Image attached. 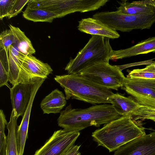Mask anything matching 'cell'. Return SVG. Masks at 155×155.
Instances as JSON below:
<instances>
[{"mask_svg":"<svg viewBox=\"0 0 155 155\" xmlns=\"http://www.w3.org/2000/svg\"><path fill=\"white\" fill-rule=\"evenodd\" d=\"M110 39L99 35H91L85 46L67 64L65 70L68 74H80L97 63L109 62L113 51Z\"/></svg>","mask_w":155,"mask_h":155,"instance_id":"obj_4","label":"cell"},{"mask_svg":"<svg viewBox=\"0 0 155 155\" xmlns=\"http://www.w3.org/2000/svg\"><path fill=\"white\" fill-rule=\"evenodd\" d=\"M4 113L0 114V155H7V138L5 133L7 124Z\"/></svg>","mask_w":155,"mask_h":155,"instance_id":"obj_25","label":"cell"},{"mask_svg":"<svg viewBox=\"0 0 155 155\" xmlns=\"http://www.w3.org/2000/svg\"><path fill=\"white\" fill-rule=\"evenodd\" d=\"M117 2L120 6L117 8V11L124 14L137 15L155 12V8L152 5L136 3L133 2H130L126 0Z\"/></svg>","mask_w":155,"mask_h":155,"instance_id":"obj_20","label":"cell"},{"mask_svg":"<svg viewBox=\"0 0 155 155\" xmlns=\"http://www.w3.org/2000/svg\"><path fill=\"white\" fill-rule=\"evenodd\" d=\"M131 116L135 120L148 119L155 122V109L141 106L132 112Z\"/></svg>","mask_w":155,"mask_h":155,"instance_id":"obj_24","label":"cell"},{"mask_svg":"<svg viewBox=\"0 0 155 155\" xmlns=\"http://www.w3.org/2000/svg\"><path fill=\"white\" fill-rule=\"evenodd\" d=\"M127 77L147 79H155V72L143 71L141 69H135L128 71Z\"/></svg>","mask_w":155,"mask_h":155,"instance_id":"obj_28","label":"cell"},{"mask_svg":"<svg viewBox=\"0 0 155 155\" xmlns=\"http://www.w3.org/2000/svg\"><path fill=\"white\" fill-rule=\"evenodd\" d=\"M15 0H0V19L7 16Z\"/></svg>","mask_w":155,"mask_h":155,"instance_id":"obj_29","label":"cell"},{"mask_svg":"<svg viewBox=\"0 0 155 155\" xmlns=\"http://www.w3.org/2000/svg\"><path fill=\"white\" fill-rule=\"evenodd\" d=\"M77 27L81 32L91 35H99L110 39L117 38L120 37L117 31L93 18L81 19L79 21Z\"/></svg>","mask_w":155,"mask_h":155,"instance_id":"obj_13","label":"cell"},{"mask_svg":"<svg viewBox=\"0 0 155 155\" xmlns=\"http://www.w3.org/2000/svg\"><path fill=\"white\" fill-rule=\"evenodd\" d=\"M65 96L58 89L52 91L41 101L40 105L44 114L57 113L66 105Z\"/></svg>","mask_w":155,"mask_h":155,"instance_id":"obj_17","label":"cell"},{"mask_svg":"<svg viewBox=\"0 0 155 155\" xmlns=\"http://www.w3.org/2000/svg\"><path fill=\"white\" fill-rule=\"evenodd\" d=\"M145 134V128L130 115L105 124L93 132L91 136L98 146L103 147L111 152Z\"/></svg>","mask_w":155,"mask_h":155,"instance_id":"obj_2","label":"cell"},{"mask_svg":"<svg viewBox=\"0 0 155 155\" xmlns=\"http://www.w3.org/2000/svg\"><path fill=\"white\" fill-rule=\"evenodd\" d=\"M9 27L14 36L15 42L13 45L25 55H28L35 54V50L31 41L25 35L24 32L18 27L11 25H9Z\"/></svg>","mask_w":155,"mask_h":155,"instance_id":"obj_19","label":"cell"},{"mask_svg":"<svg viewBox=\"0 0 155 155\" xmlns=\"http://www.w3.org/2000/svg\"><path fill=\"white\" fill-rule=\"evenodd\" d=\"M15 42V38L12 31L6 29L2 31L0 35V48L8 51L10 46Z\"/></svg>","mask_w":155,"mask_h":155,"instance_id":"obj_26","label":"cell"},{"mask_svg":"<svg viewBox=\"0 0 155 155\" xmlns=\"http://www.w3.org/2000/svg\"><path fill=\"white\" fill-rule=\"evenodd\" d=\"M0 87L5 85L8 87L9 67L8 61V51L0 49Z\"/></svg>","mask_w":155,"mask_h":155,"instance_id":"obj_23","label":"cell"},{"mask_svg":"<svg viewBox=\"0 0 155 155\" xmlns=\"http://www.w3.org/2000/svg\"><path fill=\"white\" fill-rule=\"evenodd\" d=\"M54 79L64 88L66 100L75 99L93 104L110 103L108 97L114 93L80 74L56 75Z\"/></svg>","mask_w":155,"mask_h":155,"instance_id":"obj_3","label":"cell"},{"mask_svg":"<svg viewBox=\"0 0 155 155\" xmlns=\"http://www.w3.org/2000/svg\"><path fill=\"white\" fill-rule=\"evenodd\" d=\"M80 74L98 85L117 91L122 87L125 78L117 65L106 62L96 63Z\"/></svg>","mask_w":155,"mask_h":155,"instance_id":"obj_6","label":"cell"},{"mask_svg":"<svg viewBox=\"0 0 155 155\" xmlns=\"http://www.w3.org/2000/svg\"><path fill=\"white\" fill-rule=\"evenodd\" d=\"M81 145H72L68 147L60 155H81L79 151Z\"/></svg>","mask_w":155,"mask_h":155,"instance_id":"obj_31","label":"cell"},{"mask_svg":"<svg viewBox=\"0 0 155 155\" xmlns=\"http://www.w3.org/2000/svg\"><path fill=\"white\" fill-rule=\"evenodd\" d=\"M121 89L140 105L155 109V79L127 76Z\"/></svg>","mask_w":155,"mask_h":155,"instance_id":"obj_7","label":"cell"},{"mask_svg":"<svg viewBox=\"0 0 155 155\" xmlns=\"http://www.w3.org/2000/svg\"><path fill=\"white\" fill-rule=\"evenodd\" d=\"M107 0H52L46 9L58 18L76 12H85L97 10L104 5Z\"/></svg>","mask_w":155,"mask_h":155,"instance_id":"obj_8","label":"cell"},{"mask_svg":"<svg viewBox=\"0 0 155 155\" xmlns=\"http://www.w3.org/2000/svg\"><path fill=\"white\" fill-rule=\"evenodd\" d=\"M31 84H18L10 88L12 110L17 119L20 116L23 117L28 106L31 93Z\"/></svg>","mask_w":155,"mask_h":155,"instance_id":"obj_12","label":"cell"},{"mask_svg":"<svg viewBox=\"0 0 155 155\" xmlns=\"http://www.w3.org/2000/svg\"><path fill=\"white\" fill-rule=\"evenodd\" d=\"M9 50L15 54L23 67L36 81L45 79L50 74L52 73L53 70L47 63L42 62L32 55H25L13 45L10 46Z\"/></svg>","mask_w":155,"mask_h":155,"instance_id":"obj_11","label":"cell"},{"mask_svg":"<svg viewBox=\"0 0 155 155\" xmlns=\"http://www.w3.org/2000/svg\"><path fill=\"white\" fill-rule=\"evenodd\" d=\"M8 81L13 86L18 84H32L36 81L23 67L16 57L8 50Z\"/></svg>","mask_w":155,"mask_h":155,"instance_id":"obj_14","label":"cell"},{"mask_svg":"<svg viewBox=\"0 0 155 155\" xmlns=\"http://www.w3.org/2000/svg\"><path fill=\"white\" fill-rule=\"evenodd\" d=\"M22 15L26 19L35 22H51L57 16L49 11L41 9L31 8L27 6Z\"/></svg>","mask_w":155,"mask_h":155,"instance_id":"obj_22","label":"cell"},{"mask_svg":"<svg viewBox=\"0 0 155 155\" xmlns=\"http://www.w3.org/2000/svg\"><path fill=\"white\" fill-rule=\"evenodd\" d=\"M111 104H95L85 108H73L71 104L61 111L58 125L68 131H78L88 127H99L121 117Z\"/></svg>","mask_w":155,"mask_h":155,"instance_id":"obj_1","label":"cell"},{"mask_svg":"<svg viewBox=\"0 0 155 155\" xmlns=\"http://www.w3.org/2000/svg\"><path fill=\"white\" fill-rule=\"evenodd\" d=\"M29 1V0H15L7 17L10 19L17 15Z\"/></svg>","mask_w":155,"mask_h":155,"instance_id":"obj_27","label":"cell"},{"mask_svg":"<svg viewBox=\"0 0 155 155\" xmlns=\"http://www.w3.org/2000/svg\"><path fill=\"white\" fill-rule=\"evenodd\" d=\"M113 155H155V131L123 145Z\"/></svg>","mask_w":155,"mask_h":155,"instance_id":"obj_10","label":"cell"},{"mask_svg":"<svg viewBox=\"0 0 155 155\" xmlns=\"http://www.w3.org/2000/svg\"><path fill=\"white\" fill-rule=\"evenodd\" d=\"M108 100L116 111L122 116L131 115L140 106L130 97H127L118 93L109 97Z\"/></svg>","mask_w":155,"mask_h":155,"instance_id":"obj_18","label":"cell"},{"mask_svg":"<svg viewBox=\"0 0 155 155\" xmlns=\"http://www.w3.org/2000/svg\"><path fill=\"white\" fill-rule=\"evenodd\" d=\"M135 2L138 4L152 5L155 8V0L135 1Z\"/></svg>","mask_w":155,"mask_h":155,"instance_id":"obj_32","label":"cell"},{"mask_svg":"<svg viewBox=\"0 0 155 155\" xmlns=\"http://www.w3.org/2000/svg\"><path fill=\"white\" fill-rule=\"evenodd\" d=\"M40 87L37 84L31 86V93L29 103L20 125L18 127L16 134L17 146L18 155H23L25 144L27 138L29 118L33 102Z\"/></svg>","mask_w":155,"mask_h":155,"instance_id":"obj_16","label":"cell"},{"mask_svg":"<svg viewBox=\"0 0 155 155\" xmlns=\"http://www.w3.org/2000/svg\"><path fill=\"white\" fill-rule=\"evenodd\" d=\"M17 118L12 110L9 122L6 125L8 130L7 155H18L16 141Z\"/></svg>","mask_w":155,"mask_h":155,"instance_id":"obj_21","label":"cell"},{"mask_svg":"<svg viewBox=\"0 0 155 155\" xmlns=\"http://www.w3.org/2000/svg\"><path fill=\"white\" fill-rule=\"evenodd\" d=\"M150 52H155V36L150 37L127 48L113 50L110 60L115 61Z\"/></svg>","mask_w":155,"mask_h":155,"instance_id":"obj_15","label":"cell"},{"mask_svg":"<svg viewBox=\"0 0 155 155\" xmlns=\"http://www.w3.org/2000/svg\"><path fill=\"white\" fill-rule=\"evenodd\" d=\"M93 18L99 20L116 31L129 32L134 29H150L155 23V12L129 15L117 11L104 12L96 13Z\"/></svg>","mask_w":155,"mask_h":155,"instance_id":"obj_5","label":"cell"},{"mask_svg":"<svg viewBox=\"0 0 155 155\" xmlns=\"http://www.w3.org/2000/svg\"><path fill=\"white\" fill-rule=\"evenodd\" d=\"M52 0H29L27 6L31 8L46 10L51 2Z\"/></svg>","mask_w":155,"mask_h":155,"instance_id":"obj_30","label":"cell"},{"mask_svg":"<svg viewBox=\"0 0 155 155\" xmlns=\"http://www.w3.org/2000/svg\"><path fill=\"white\" fill-rule=\"evenodd\" d=\"M80 135L78 131H68L63 129L55 131L33 155H60L74 144Z\"/></svg>","mask_w":155,"mask_h":155,"instance_id":"obj_9","label":"cell"}]
</instances>
